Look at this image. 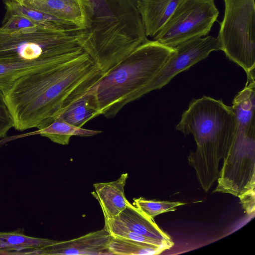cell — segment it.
<instances>
[{"instance_id": "19", "label": "cell", "mask_w": 255, "mask_h": 255, "mask_svg": "<svg viewBox=\"0 0 255 255\" xmlns=\"http://www.w3.org/2000/svg\"><path fill=\"white\" fill-rule=\"evenodd\" d=\"M56 242L28 236L25 235L23 228L11 232H0V254L13 255L17 252L43 247Z\"/></svg>"}, {"instance_id": "5", "label": "cell", "mask_w": 255, "mask_h": 255, "mask_svg": "<svg viewBox=\"0 0 255 255\" xmlns=\"http://www.w3.org/2000/svg\"><path fill=\"white\" fill-rule=\"evenodd\" d=\"M84 28L47 26L20 29L0 27V63L46 60L64 63L86 52L80 44Z\"/></svg>"}, {"instance_id": "8", "label": "cell", "mask_w": 255, "mask_h": 255, "mask_svg": "<svg viewBox=\"0 0 255 255\" xmlns=\"http://www.w3.org/2000/svg\"><path fill=\"white\" fill-rule=\"evenodd\" d=\"M255 131L237 129L233 142L224 159L214 192L238 197L255 188Z\"/></svg>"}, {"instance_id": "4", "label": "cell", "mask_w": 255, "mask_h": 255, "mask_svg": "<svg viewBox=\"0 0 255 255\" xmlns=\"http://www.w3.org/2000/svg\"><path fill=\"white\" fill-rule=\"evenodd\" d=\"M174 50L147 40L105 74L92 88L100 115L113 118L122 109L149 93V86Z\"/></svg>"}, {"instance_id": "14", "label": "cell", "mask_w": 255, "mask_h": 255, "mask_svg": "<svg viewBox=\"0 0 255 255\" xmlns=\"http://www.w3.org/2000/svg\"><path fill=\"white\" fill-rule=\"evenodd\" d=\"M180 0H138L137 6L147 37H154L162 29Z\"/></svg>"}, {"instance_id": "18", "label": "cell", "mask_w": 255, "mask_h": 255, "mask_svg": "<svg viewBox=\"0 0 255 255\" xmlns=\"http://www.w3.org/2000/svg\"><path fill=\"white\" fill-rule=\"evenodd\" d=\"M92 88L72 103L59 117L74 126L82 127L88 121L100 115Z\"/></svg>"}, {"instance_id": "26", "label": "cell", "mask_w": 255, "mask_h": 255, "mask_svg": "<svg viewBox=\"0 0 255 255\" xmlns=\"http://www.w3.org/2000/svg\"><path fill=\"white\" fill-rule=\"evenodd\" d=\"M255 188L250 189L238 196L244 210L249 215L255 211Z\"/></svg>"}, {"instance_id": "3", "label": "cell", "mask_w": 255, "mask_h": 255, "mask_svg": "<svg viewBox=\"0 0 255 255\" xmlns=\"http://www.w3.org/2000/svg\"><path fill=\"white\" fill-rule=\"evenodd\" d=\"M237 127L232 106L206 96L193 99L176 126V130L194 138L196 149L190 152L188 163L206 192L218 178L219 162L229 151Z\"/></svg>"}, {"instance_id": "20", "label": "cell", "mask_w": 255, "mask_h": 255, "mask_svg": "<svg viewBox=\"0 0 255 255\" xmlns=\"http://www.w3.org/2000/svg\"><path fill=\"white\" fill-rule=\"evenodd\" d=\"M6 12L26 17L44 26L71 29L79 27L75 24L23 5L14 0H3Z\"/></svg>"}, {"instance_id": "9", "label": "cell", "mask_w": 255, "mask_h": 255, "mask_svg": "<svg viewBox=\"0 0 255 255\" xmlns=\"http://www.w3.org/2000/svg\"><path fill=\"white\" fill-rule=\"evenodd\" d=\"M174 49L172 54L151 82L149 93L161 89L178 74L207 58L212 52L220 50V46L217 37L207 35L182 42Z\"/></svg>"}, {"instance_id": "25", "label": "cell", "mask_w": 255, "mask_h": 255, "mask_svg": "<svg viewBox=\"0 0 255 255\" xmlns=\"http://www.w3.org/2000/svg\"><path fill=\"white\" fill-rule=\"evenodd\" d=\"M14 127V121L7 106L2 91L0 90V138H5Z\"/></svg>"}, {"instance_id": "2", "label": "cell", "mask_w": 255, "mask_h": 255, "mask_svg": "<svg viewBox=\"0 0 255 255\" xmlns=\"http://www.w3.org/2000/svg\"><path fill=\"white\" fill-rule=\"evenodd\" d=\"M138 0H82L86 24L83 49L107 73L148 39Z\"/></svg>"}, {"instance_id": "10", "label": "cell", "mask_w": 255, "mask_h": 255, "mask_svg": "<svg viewBox=\"0 0 255 255\" xmlns=\"http://www.w3.org/2000/svg\"><path fill=\"white\" fill-rule=\"evenodd\" d=\"M112 237L104 228L79 238L43 247L15 252L13 255H113L109 249Z\"/></svg>"}, {"instance_id": "6", "label": "cell", "mask_w": 255, "mask_h": 255, "mask_svg": "<svg viewBox=\"0 0 255 255\" xmlns=\"http://www.w3.org/2000/svg\"><path fill=\"white\" fill-rule=\"evenodd\" d=\"M224 18L217 39L220 50L247 74L255 67V0H223Z\"/></svg>"}, {"instance_id": "17", "label": "cell", "mask_w": 255, "mask_h": 255, "mask_svg": "<svg viewBox=\"0 0 255 255\" xmlns=\"http://www.w3.org/2000/svg\"><path fill=\"white\" fill-rule=\"evenodd\" d=\"M62 63L46 60L0 63V90L3 92L9 89L16 80L24 75Z\"/></svg>"}, {"instance_id": "7", "label": "cell", "mask_w": 255, "mask_h": 255, "mask_svg": "<svg viewBox=\"0 0 255 255\" xmlns=\"http://www.w3.org/2000/svg\"><path fill=\"white\" fill-rule=\"evenodd\" d=\"M219 14L214 0H180L154 40L174 47L190 39L207 36Z\"/></svg>"}, {"instance_id": "24", "label": "cell", "mask_w": 255, "mask_h": 255, "mask_svg": "<svg viewBox=\"0 0 255 255\" xmlns=\"http://www.w3.org/2000/svg\"><path fill=\"white\" fill-rule=\"evenodd\" d=\"M44 26L26 17L5 13L1 27L5 29L16 30L28 27Z\"/></svg>"}, {"instance_id": "13", "label": "cell", "mask_w": 255, "mask_h": 255, "mask_svg": "<svg viewBox=\"0 0 255 255\" xmlns=\"http://www.w3.org/2000/svg\"><path fill=\"white\" fill-rule=\"evenodd\" d=\"M128 177V174L126 173L115 181L93 184L94 196L99 202L105 220L116 216L126 207L128 201L125 196L124 188Z\"/></svg>"}, {"instance_id": "16", "label": "cell", "mask_w": 255, "mask_h": 255, "mask_svg": "<svg viewBox=\"0 0 255 255\" xmlns=\"http://www.w3.org/2000/svg\"><path fill=\"white\" fill-rule=\"evenodd\" d=\"M101 132L102 131L100 130L76 127L58 117L47 126L26 135L39 134L48 138L55 143L67 145L72 136H91Z\"/></svg>"}, {"instance_id": "11", "label": "cell", "mask_w": 255, "mask_h": 255, "mask_svg": "<svg viewBox=\"0 0 255 255\" xmlns=\"http://www.w3.org/2000/svg\"><path fill=\"white\" fill-rule=\"evenodd\" d=\"M129 230L157 241L169 249L174 246L171 237L151 219L129 202L116 216L110 218Z\"/></svg>"}, {"instance_id": "21", "label": "cell", "mask_w": 255, "mask_h": 255, "mask_svg": "<svg viewBox=\"0 0 255 255\" xmlns=\"http://www.w3.org/2000/svg\"><path fill=\"white\" fill-rule=\"evenodd\" d=\"M109 249L113 255H158L168 249L163 246L140 242L130 239L112 236Z\"/></svg>"}, {"instance_id": "15", "label": "cell", "mask_w": 255, "mask_h": 255, "mask_svg": "<svg viewBox=\"0 0 255 255\" xmlns=\"http://www.w3.org/2000/svg\"><path fill=\"white\" fill-rule=\"evenodd\" d=\"M244 88L235 97L232 108L235 113L237 128L246 131H255V74H247Z\"/></svg>"}, {"instance_id": "12", "label": "cell", "mask_w": 255, "mask_h": 255, "mask_svg": "<svg viewBox=\"0 0 255 255\" xmlns=\"http://www.w3.org/2000/svg\"><path fill=\"white\" fill-rule=\"evenodd\" d=\"M26 7L71 22L84 28L86 16L82 0H14Z\"/></svg>"}, {"instance_id": "1", "label": "cell", "mask_w": 255, "mask_h": 255, "mask_svg": "<svg viewBox=\"0 0 255 255\" xmlns=\"http://www.w3.org/2000/svg\"><path fill=\"white\" fill-rule=\"evenodd\" d=\"M104 75L85 52L66 62L21 77L2 92L14 128L22 131L47 126Z\"/></svg>"}, {"instance_id": "22", "label": "cell", "mask_w": 255, "mask_h": 255, "mask_svg": "<svg viewBox=\"0 0 255 255\" xmlns=\"http://www.w3.org/2000/svg\"><path fill=\"white\" fill-rule=\"evenodd\" d=\"M133 202L135 207L152 219L160 214L174 211L177 207L186 204L180 202L147 199L141 197L134 198Z\"/></svg>"}, {"instance_id": "23", "label": "cell", "mask_w": 255, "mask_h": 255, "mask_svg": "<svg viewBox=\"0 0 255 255\" xmlns=\"http://www.w3.org/2000/svg\"><path fill=\"white\" fill-rule=\"evenodd\" d=\"M113 237L130 239L140 242L155 245L167 246L160 242L142 235L133 232L122 225L114 221L112 219L105 220L104 228Z\"/></svg>"}]
</instances>
